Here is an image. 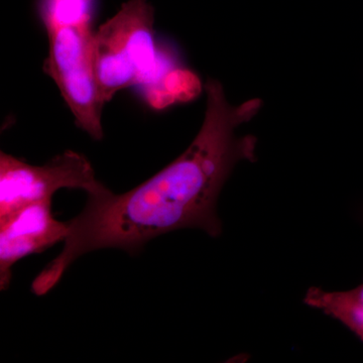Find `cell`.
Segmentation results:
<instances>
[{
	"mask_svg": "<svg viewBox=\"0 0 363 363\" xmlns=\"http://www.w3.org/2000/svg\"><path fill=\"white\" fill-rule=\"evenodd\" d=\"M207 105L199 133L187 150L166 168L123 194L106 187L88 195L84 209L67 222L63 250L38 274L32 291L45 295L81 255L104 248L135 255L157 236L184 228L220 235L217 201L235 164L257 161V138L235 130L262 108L259 98L233 106L223 87L210 79Z\"/></svg>",
	"mask_w": 363,
	"mask_h": 363,
	"instance_id": "6da1fadb",
	"label": "cell"
},
{
	"mask_svg": "<svg viewBox=\"0 0 363 363\" xmlns=\"http://www.w3.org/2000/svg\"><path fill=\"white\" fill-rule=\"evenodd\" d=\"M154 23L147 0H130L95 32V71L105 104L124 88L161 77Z\"/></svg>",
	"mask_w": 363,
	"mask_h": 363,
	"instance_id": "7a4b0ae2",
	"label": "cell"
},
{
	"mask_svg": "<svg viewBox=\"0 0 363 363\" xmlns=\"http://www.w3.org/2000/svg\"><path fill=\"white\" fill-rule=\"evenodd\" d=\"M47 30L50 52L44 70L58 86L79 128L93 140H101L105 102L95 71L92 25L52 26Z\"/></svg>",
	"mask_w": 363,
	"mask_h": 363,
	"instance_id": "3957f363",
	"label": "cell"
},
{
	"mask_svg": "<svg viewBox=\"0 0 363 363\" xmlns=\"http://www.w3.org/2000/svg\"><path fill=\"white\" fill-rule=\"evenodd\" d=\"M104 188L87 157L73 150H66L43 166L0 152V221L26 205L52 200L61 189H81L90 195Z\"/></svg>",
	"mask_w": 363,
	"mask_h": 363,
	"instance_id": "277c9868",
	"label": "cell"
},
{
	"mask_svg": "<svg viewBox=\"0 0 363 363\" xmlns=\"http://www.w3.org/2000/svg\"><path fill=\"white\" fill-rule=\"evenodd\" d=\"M68 223L55 219L52 200L33 203L0 221V289L6 290L13 267L28 255L65 240Z\"/></svg>",
	"mask_w": 363,
	"mask_h": 363,
	"instance_id": "5b68a950",
	"label": "cell"
},
{
	"mask_svg": "<svg viewBox=\"0 0 363 363\" xmlns=\"http://www.w3.org/2000/svg\"><path fill=\"white\" fill-rule=\"evenodd\" d=\"M304 303L338 320L363 342V283L342 292L311 286L306 292Z\"/></svg>",
	"mask_w": 363,
	"mask_h": 363,
	"instance_id": "8992f818",
	"label": "cell"
},
{
	"mask_svg": "<svg viewBox=\"0 0 363 363\" xmlns=\"http://www.w3.org/2000/svg\"><path fill=\"white\" fill-rule=\"evenodd\" d=\"M94 0H42L40 13L45 28L92 21Z\"/></svg>",
	"mask_w": 363,
	"mask_h": 363,
	"instance_id": "52a82bcc",
	"label": "cell"
}]
</instances>
